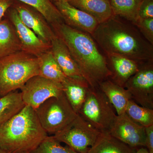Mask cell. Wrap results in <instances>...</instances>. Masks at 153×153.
Listing matches in <instances>:
<instances>
[{
	"label": "cell",
	"mask_w": 153,
	"mask_h": 153,
	"mask_svg": "<svg viewBox=\"0 0 153 153\" xmlns=\"http://www.w3.org/2000/svg\"><path fill=\"white\" fill-rule=\"evenodd\" d=\"M131 22L112 16L100 23L91 36L107 55H117L137 62L151 61L153 45Z\"/></svg>",
	"instance_id": "cell-1"
},
{
	"label": "cell",
	"mask_w": 153,
	"mask_h": 153,
	"mask_svg": "<svg viewBox=\"0 0 153 153\" xmlns=\"http://www.w3.org/2000/svg\"><path fill=\"white\" fill-rule=\"evenodd\" d=\"M52 27L67 46L90 88H98L101 82L111 76L106 58L89 34L71 27L64 22Z\"/></svg>",
	"instance_id": "cell-2"
},
{
	"label": "cell",
	"mask_w": 153,
	"mask_h": 153,
	"mask_svg": "<svg viewBox=\"0 0 153 153\" xmlns=\"http://www.w3.org/2000/svg\"><path fill=\"white\" fill-rule=\"evenodd\" d=\"M47 136L35 110L25 105L0 126V149L11 153H30Z\"/></svg>",
	"instance_id": "cell-3"
},
{
	"label": "cell",
	"mask_w": 153,
	"mask_h": 153,
	"mask_svg": "<svg viewBox=\"0 0 153 153\" xmlns=\"http://www.w3.org/2000/svg\"><path fill=\"white\" fill-rule=\"evenodd\" d=\"M39 74L38 57L22 50L0 58V97L20 89Z\"/></svg>",
	"instance_id": "cell-4"
},
{
	"label": "cell",
	"mask_w": 153,
	"mask_h": 153,
	"mask_svg": "<svg viewBox=\"0 0 153 153\" xmlns=\"http://www.w3.org/2000/svg\"><path fill=\"white\" fill-rule=\"evenodd\" d=\"M112 105L99 88H90L78 114L97 130L109 132L117 114Z\"/></svg>",
	"instance_id": "cell-5"
},
{
	"label": "cell",
	"mask_w": 153,
	"mask_h": 153,
	"mask_svg": "<svg viewBox=\"0 0 153 153\" xmlns=\"http://www.w3.org/2000/svg\"><path fill=\"white\" fill-rule=\"evenodd\" d=\"M35 110L42 128L47 134L53 135L66 127L78 115L64 94L48 99Z\"/></svg>",
	"instance_id": "cell-6"
},
{
	"label": "cell",
	"mask_w": 153,
	"mask_h": 153,
	"mask_svg": "<svg viewBox=\"0 0 153 153\" xmlns=\"http://www.w3.org/2000/svg\"><path fill=\"white\" fill-rule=\"evenodd\" d=\"M100 133L78 114L73 121L53 136L77 152L88 153Z\"/></svg>",
	"instance_id": "cell-7"
},
{
	"label": "cell",
	"mask_w": 153,
	"mask_h": 153,
	"mask_svg": "<svg viewBox=\"0 0 153 153\" xmlns=\"http://www.w3.org/2000/svg\"><path fill=\"white\" fill-rule=\"evenodd\" d=\"M20 89L25 105L34 110L48 99L64 94L61 83L40 75L30 78Z\"/></svg>",
	"instance_id": "cell-8"
},
{
	"label": "cell",
	"mask_w": 153,
	"mask_h": 153,
	"mask_svg": "<svg viewBox=\"0 0 153 153\" xmlns=\"http://www.w3.org/2000/svg\"><path fill=\"white\" fill-rule=\"evenodd\" d=\"M124 87L138 104L153 109V64L140 67L138 71L127 81Z\"/></svg>",
	"instance_id": "cell-9"
},
{
	"label": "cell",
	"mask_w": 153,
	"mask_h": 153,
	"mask_svg": "<svg viewBox=\"0 0 153 153\" xmlns=\"http://www.w3.org/2000/svg\"><path fill=\"white\" fill-rule=\"evenodd\" d=\"M108 132L131 147L135 149L146 147L145 128L135 122L125 113L117 115Z\"/></svg>",
	"instance_id": "cell-10"
},
{
	"label": "cell",
	"mask_w": 153,
	"mask_h": 153,
	"mask_svg": "<svg viewBox=\"0 0 153 153\" xmlns=\"http://www.w3.org/2000/svg\"><path fill=\"white\" fill-rule=\"evenodd\" d=\"M8 19L13 25L21 43L22 51L38 57L42 53L50 50L51 45L45 44L27 27L19 18L13 7L8 10Z\"/></svg>",
	"instance_id": "cell-11"
},
{
	"label": "cell",
	"mask_w": 153,
	"mask_h": 153,
	"mask_svg": "<svg viewBox=\"0 0 153 153\" xmlns=\"http://www.w3.org/2000/svg\"><path fill=\"white\" fill-rule=\"evenodd\" d=\"M13 7L22 22L41 41L51 45V41L56 34L44 17L38 11L23 3L16 4Z\"/></svg>",
	"instance_id": "cell-12"
},
{
	"label": "cell",
	"mask_w": 153,
	"mask_h": 153,
	"mask_svg": "<svg viewBox=\"0 0 153 153\" xmlns=\"http://www.w3.org/2000/svg\"><path fill=\"white\" fill-rule=\"evenodd\" d=\"M53 3L61 14L64 23L71 27L91 35L99 25L94 18L71 5L67 1Z\"/></svg>",
	"instance_id": "cell-13"
},
{
	"label": "cell",
	"mask_w": 153,
	"mask_h": 153,
	"mask_svg": "<svg viewBox=\"0 0 153 153\" xmlns=\"http://www.w3.org/2000/svg\"><path fill=\"white\" fill-rule=\"evenodd\" d=\"M51 50L65 76L82 84L89 85L80 73L67 46L56 35L51 41Z\"/></svg>",
	"instance_id": "cell-14"
},
{
	"label": "cell",
	"mask_w": 153,
	"mask_h": 153,
	"mask_svg": "<svg viewBox=\"0 0 153 153\" xmlns=\"http://www.w3.org/2000/svg\"><path fill=\"white\" fill-rule=\"evenodd\" d=\"M107 55L112 68V81L124 87L127 81L138 71L140 66L138 62L121 55Z\"/></svg>",
	"instance_id": "cell-15"
},
{
	"label": "cell",
	"mask_w": 153,
	"mask_h": 153,
	"mask_svg": "<svg viewBox=\"0 0 153 153\" xmlns=\"http://www.w3.org/2000/svg\"><path fill=\"white\" fill-rule=\"evenodd\" d=\"M98 88L112 105L117 115L125 113L128 102L132 99L130 93L125 88L108 79L101 82Z\"/></svg>",
	"instance_id": "cell-16"
},
{
	"label": "cell",
	"mask_w": 153,
	"mask_h": 153,
	"mask_svg": "<svg viewBox=\"0 0 153 153\" xmlns=\"http://www.w3.org/2000/svg\"><path fill=\"white\" fill-rule=\"evenodd\" d=\"M69 4L93 17L99 24L113 16L109 0H67Z\"/></svg>",
	"instance_id": "cell-17"
},
{
	"label": "cell",
	"mask_w": 153,
	"mask_h": 153,
	"mask_svg": "<svg viewBox=\"0 0 153 153\" xmlns=\"http://www.w3.org/2000/svg\"><path fill=\"white\" fill-rule=\"evenodd\" d=\"M137 150L112 136L108 132H102L88 153H136Z\"/></svg>",
	"instance_id": "cell-18"
},
{
	"label": "cell",
	"mask_w": 153,
	"mask_h": 153,
	"mask_svg": "<svg viewBox=\"0 0 153 153\" xmlns=\"http://www.w3.org/2000/svg\"><path fill=\"white\" fill-rule=\"evenodd\" d=\"M22 47L13 25L8 19L0 21V58L21 51Z\"/></svg>",
	"instance_id": "cell-19"
},
{
	"label": "cell",
	"mask_w": 153,
	"mask_h": 153,
	"mask_svg": "<svg viewBox=\"0 0 153 153\" xmlns=\"http://www.w3.org/2000/svg\"><path fill=\"white\" fill-rule=\"evenodd\" d=\"M63 93L69 104L76 113L84 103L90 87L66 76L61 83Z\"/></svg>",
	"instance_id": "cell-20"
},
{
	"label": "cell",
	"mask_w": 153,
	"mask_h": 153,
	"mask_svg": "<svg viewBox=\"0 0 153 153\" xmlns=\"http://www.w3.org/2000/svg\"><path fill=\"white\" fill-rule=\"evenodd\" d=\"M25 106L21 92L17 90L0 97V126Z\"/></svg>",
	"instance_id": "cell-21"
},
{
	"label": "cell",
	"mask_w": 153,
	"mask_h": 153,
	"mask_svg": "<svg viewBox=\"0 0 153 153\" xmlns=\"http://www.w3.org/2000/svg\"><path fill=\"white\" fill-rule=\"evenodd\" d=\"M37 57L40 68L39 75L55 82L62 83L66 76L54 58L51 49Z\"/></svg>",
	"instance_id": "cell-22"
},
{
	"label": "cell",
	"mask_w": 153,
	"mask_h": 153,
	"mask_svg": "<svg viewBox=\"0 0 153 153\" xmlns=\"http://www.w3.org/2000/svg\"><path fill=\"white\" fill-rule=\"evenodd\" d=\"M33 8L44 17L51 27L64 22L63 17L50 0H17Z\"/></svg>",
	"instance_id": "cell-23"
},
{
	"label": "cell",
	"mask_w": 153,
	"mask_h": 153,
	"mask_svg": "<svg viewBox=\"0 0 153 153\" xmlns=\"http://www.w3.org/2000/svg\"><path fill=\"white\" fill-rule=\"evenodd\" d=\"M142 0H109L114 16L126 19L134 25L139 19L138 12Z\"/></svg>",
	"instance_id": "cell-24"
},
{
	"label": "cell",
	"mask_w": 153,
	"mask_h": 153,
	"mask_svg": "<svg viewBox=\"0 0 153 153\" xmlns=\"http://www.w3.org/2000/svg\"><path fill=\"white\" fill-rule=\"evenodd\" d=\"M125 113L135 122L145 128L153 125V109L141 106L132 99L128 102Z\"/></svg>",
	"instance_id": "cell-25"
},
{
	"label": "cell",
	"mask_w": 153,
	"mask_h": 153,
	"mask_svg": "<svg viewBox=\"0 0 153 153\" xmlns=\"http://www.w3.org/2000/svg\"><path fill=\"white\" fill-rule=\"evenodd\" d=\"M30 153H69L68 147H64L52 136H48Z\"/></svg>",
	"instance_id": "cell-26"
},
{
	"label": "cell",
	"mask_w": 153,
	"mask_h": 153,
	"mask_svg": "<svg viewBox=\"0 0 153 153\" xmlns=\"http://www.w3.org/2000/svg\"><path fill=\"white\" fill-rule=\"evenodd\" d=\"M141 34L152 45H153V18L139 19L134 25Z\"/></svg>",
	"instance_id": "cell-27"
},
{
	"label": "cell",
	"mask_w": 153,
	"mask_h": 153,
	"mask_svg": "<svg viewBox=\"0 0 153 153\" xmlns=\"http://www.w3.org/2000/svg\"><path fill=\"white\" fill-rule=\"evenodd\" d=\"M139 19L153 18V0H142L139 9Z\"/></svg>",
	"instance_id": "cell-28"
},
{
	"label": "cell",
	"mask_w": 153,
	"mask_h": 153,
	"mask_svg": "<svg viewBox=\"0 0 153 153\" xmlns=\"http://www.w3.org/2000/svg\"><path fill=\"white\" fill-rule=\"evenodd\" d=\"M146 147L150 153H153V125L145 128Z\"/></svg>",
	"instance_id": "cell-29"
},
{
	"label": "cell",
	"mask_w": 153,
	"mask_h": 153,
	"mask_svg": "<svg viewBox=\"0 0 153 153\" xmlns=\"http://www.w3.org/2000/svg\"><path fill=\"white\" fill-rule=\"evenodd\" d=\"M13 5V0H0V21L7 11Z\"/></svg>",
	"instance_id": "cell-30"
},
{
	"label": "cell",
	"mask_w": 153,
	"mask_h": 153,
	"mask_svg": "<svg viewBox=\"0 0 153 153\" xmlns=\"http://www.w3.org/2000/svg\"><path fill=\"white\" fill-rule=\"evenodd\" d=\"M136 153H150L146 148L142 147L137 149Z\"/></svg>",
	"instance_id": "cell-31"
},
{
	"label": "cell",
	"mask_w": 153,
	"mask_h": 153,
	"mask_svg": "<svg viewBox=\"0 0 153 153\" xmlns=\"http://www.w3.org/2000/svg\"><path fill=\"white\" fill-rule=\"evenodd\" d=\"M68 149H69V153H79L77 152L76 151H74V150L71 149V148H69V147H68Z\"/></svg>",
	"instance_id": "cell-32"
},
{
	"label": "cell",
	"mask_w": 153,
	"mask_h": 153,
	"mask_svg": "<svg viewBox=\"0 0 153 153\" xmlns=\"http://www.w3.org/2000/svg\"><path fill=\"white\" fill-rule=\"evenodd\" d=\"M52 2L54 3L56 2L61 1H67V0H50Z\"/></svg>",
	"instance_id": "cell-33"
},
{
	"label": "cell",
	"mask_w": 153,
	"mask_h": 153,
	"mask_svg": "<svg viewBox=\"0 0 153 153\" xmlns=\"http://www.w3.org/2000/svg\"><path fill=\"white\" fill-rule=\"evenodd\" d=\"M0 153H11L7 152H5V151L2 150L0 149Z\"/></svg>",
	"instance_id": "cell-34"
}]
</instances>
